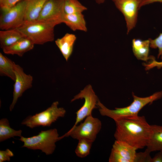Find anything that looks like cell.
Here are the masks:
<instances>
[{"instance_id": "1", "label": "cell", "mask_w": 162, "mask_h": 162, "mask_svg": "<svg viewBox=\"0 0 162 162\" xmlns=\"http://www.w3.org/2000/svg\"><path fill=\"white\" fill-rule=\"evenodd\" d=\"M116 140L125 142L136 149L146 147L151 132V125L145 117L138 116L121 118L114 120Z\"/></svg>"}, {"instance_id": "2", "label": "cell", "mask_w": 162, "mask_h": 162, "mask_svg": "<svg viewBox=\"0 0 162 162\" xmlns=\"http://www.w3.org/2000/svg\"><path fill=\"white\" fill-rule=\"evenodd\" d=\"M133 101L129 106L122 108H115L110 110L106 108L98 99L97 106L100 115L110 118L114 120L123 118L136 116L140 110L145 106L151 104L162 97V91L154 93L146 97H140L133 93Z\"/></svg>"}, {"instance_id": "3", "label": "cell", "mask_w": 162, "mask_h": 162, "mask_svg": "<svg viewBox=\"0 0 162 162\" xmlns=\"http://www.w3.org/2000/svg\"><path fill=\"white\" fill-rule=\"evenodd\" d=\"M56 26L50 22L37 20L25 21L16 28L34 44L43 45L54 40Z\"/></svg>"}, {"instance_id": "4", "label": "cell", "mask_w": 162, "mask_h": 162, "mask_svg": "<svg viewBox=\"0 0 162 162\" xmlns=\"http://www.w3.org/2000/svg\"><path fill=\"white\" fill-rule=\"evenodd\" d=\"M19 140L23 142L22 147L40 150L49 155L54 152L56 147V143L60 139L57 130L54 128L41 130L38 135L30 137L21 136Z\"/></svg>"}, {"instance_id": "5", "label": "cell", "mask_w": 162, "mask_h": 162, "mask_svg": "<svg viewBox=\"0 0 162 162\" xmlns=\"http://www.w3.org/2000/svg\"><path fill=\"white\" fill-rule=\"evenodd\" d=\"M59 102H53L46 110L33 116H29L21 124L31 128L42 126L49 127L59 118L64 116L66 111L63 107H58Z\"/></svg>"}, {"instance_id": "6", "label": "cell", "mask_w": 162, "mask_h": 162, "mask_svg": "<svg viewBox=\"0 0 162 162\" xmlns=\"http://www.w3.org/2000/svg\"><path fill=\"white\" fill-rule=\"evenodd\" d=\"M101 126V121L91 115L87 116L83 122L72 127L68 131L60 136V139L70 136L78 140L85 139L93 142L100 131Z\"/></svg>"}, {"instance_id": "7", "label": "cell", "mask_w": 162, "mask_h": 162, "mask_svg": "<svg viewBox=\"0 0 162 162\" xmlns=\"http://www.w3.org/2000/svg\"><path fill=\"white\" fill-rule=\"evenodd\" d=\"M26 2L22 0L10 9L2 11L0 16L1 30L16 28L25 21Z\"/></svg>"}, {"instance_id": "8", "label": "cell", "mask_w": 162, "mask_h": 162, "mask_svg": "<svg viewBox=\"0 0 162 162\" xmlns=\"http://www.w3.org/2000/svg\"><path fill=\"white\" fill-rule=\"evenodd\" d=\"M82 98L85 100L84 103L76 112V121L72 128L77 125L87 116L92 115L93 110L97 107V104L98 99L90 85L87 86L83 90L81 91L71 101Z\"/></svg>"}, {"instance_id": "9", "label": "cell", "mask_w": 162, "mask_h": 162, "mask_svg": "<svg viewBox=\"0 0 162 162\" xmlns=\"http://www.w3.org/2000/svg\"><path fill=\"white\" fill-rule=\"evenodd\" d=\"M64 1L65 0H48L37 20L50 22L56 26L63 23L65 14Z\"/></svg>"}, {"instance_id": "10", "label": "cell", "mask_w": 162, "mask_h": 162, "mask_svg": "<svg viewBox=\"0 0 162 162\" xmlns=\"http://www.w3.org/2000/svg\"><path fill=\"white\" fill-rule=\"evenodd\" d=\"M142 0H116L113 2L116 7L123 14L125 19L127 34L136 26L138 10Z\"/></svg>"}, {"instance_id": "11", "label": "cell", "mask_w": 162, "mask_h": 162, "mask_svg": "<svg viewBox=\"0 0 162 162\" xmlns=\"http://www.w3.org/2000/svg\"><path fill=\"white\" fill-rule=\"evenodd\" d=\"M14 72L16 78L14 86L13 98L10 106V110L14 109L18 98L27 90L32 87L33 76L26 74L23 69L19 65L15 64Z\"/></svg>"}, {"instance_id": "12", "label": "cell", "mask_w": 162, "mask_h": 162, "mask_svg": "<svg viewBox=\"0 0 162 162\" xmlns=\"http://www.w3.org/2000/svg\"><path fill=\"white\" fill-rule=\"evenodd\" d=\"M34 45L30 40L25 37L11 45L2 49L3 52L6 54L16 55L22 57L26 52L32 50Z\"/></svg>"}, {"instance_id": "13", "label": "cell", "mask_w": 162, "mask_h": 162, "mask_svg": "<svg viewBox=\"0 0 162 162\" xmlns=\"http://www.w3.org/2000/svg\"><path fill=\"white\" fill-rule=\"evenodd\" d=\"M76 39L75 34L66 33L62 38H58L55 41L56 45L66 61L72 53Z\"/></svg>"}, {"instance_id": "14", "label": "cell", "mask_w": 162, "mask_h": 162, "mask_svg": "<svg viewBox=\"0 0 162 162\" xmlns=\"http://www.w3.org/2000/svg\"><path fill=\"white\" fill-rule=\"evenodd\" d=\"M74 31H87L86 22L82 13L70 14H65L63 22Z\"/></svg>"}, {"instance_id": "15", "label": "cell", "mask_w": 162, "mask_h": 162, "mask_svg": "<svg viewBox=\"0 0 162 162\" xmlns=\"http://www.w3.org/2000/svg\"><path fill=\"white\" fill-rule=\"evenodd\" d=\"M48 0H25L26 5L25 21L37 20Z\"/></svg>"}, {"instance_id": "16", "label": "cell", "mask_w": 162, "mask_h": 162, "mask_svg": "<svg viewBox=\"0 0 162 162\" xmlns=\"http://www.w3.org/2000/svg\"><path fill=\"white\" fill-rule=\"evenodd\" d=\"M151 125V132L146 149L149 152L162 151V126Z\"/></svg>"}, {"instance_id": "17", "label": "cell", "mask_w": 162, "mask_h": 162, "mask_svg": "<svg viewBox=\"0 0 162 162\" xmlns=\"http://www.w3.org/2000/svg\"><path fill=\"white\" fill-rule=\"evenodd\" d=\"M112 149L127 160L128 162H135L137 149L128 143L116 140Z\"/></svg>"}, {"instance_id": "18", "label": "cell", "mask_w": 162, "mask_h": 162, "mask_svg": "<svg viewBox=\"0 0 162 162\" xmlns=\"http://www.w3.org/2000/svg\"><path fill=\"white\" fill-rule=\"evenodd\" d=\"M132 44L134 54L138 59L146 61L150 59L149 39L144 40L134 39L132 40Z\"/></svg>"}, {"instance_id": "19", "label": "cell", "mask_w": 162, "mask_h": 162, "mask_svg": "<svg viewBox=\"0 0 162 162\" xmlns=\"http://www.w3.org/2000/svg\"><path fill=\"white\" fill-rule=\"evenodd\" d=\"M25 37L16 28L0 31V46L1 48L9 46L18 40Z\"/></svg>"}, {"instance_id": "20", "label": "cell", "mask_w": 162, "mask_h": 162, "mask_svg": "<svg viewBox=\"0 0 162 162\" xmlns=\"http://www.w3.org/2000/svg\"><path fill=\"white\" fill-rule=\"evenodd\" d=\"M15 63L0 52V75L10 78L12 80H15L14 72Z\"/></svg>"}, {"instance_id": "21", "label": "cell", "mask_w": 162, "mask_h": 162, "mask_svg": "<svg viewBox=\"0 0 162 162\" xmlns=\"http://www.w3.org/2000/svg\"><path fill=\"white\" fill-rule=\"evenodd\" d=\"M21 130H15L10 126L8 120L4 118L0 120V142H2L15 136H22Z\"/></svg>"}, {"instance_id": "22", "label": "cell", "mask_w": 162, "mask_h": 162, "mask_svg": "<svg viewBox=\"0 0 162 162\" xmlns=\"http://www.w3.org/2000/svg\"><path fill=\"white\" fill-rule=\"evenodd\" d=\"M64 9L65 14H70L82 13L87 8L78 0H65Z\"/></svg>"}, {"instance_id": "23", "label": "cell", "mask_w": 162, "mask_h": 162, "mask_svg": "<svg viewBox=\"0 0 162 162\" xmlns=\"http://www.w3.org/2000/svg\"><path fill=\"white\" fill-rule=\"evenodd\" d=\"M78 140L75 151V154L79 158H85L89 154L93 142L85 139H80Z\"/></svg>"}, {"instance_id": "24", "label": "cell", "mask_w": 162, "mask_h": 162, "mask_svg": "<svg viewBox=\"0 0 162 162\" xmlns=\"http://www.w3.org/2000/svg\"><path fill=\"white\" fill-rule=\"evenodd\" d=\"M150 39V47L152 48H158V58H162V33H160L158 36L155 39Z\"/></svg>"}, {"instance_id": "25", "label": "cell", "mask_w": 162, "mask_h": 162, "mask_svg": "<svg viewBox=\"0 0 162 162\" xmlns=\"http://www.w3.org/2000/svg\"><path fill=\"white\" fill-rule=\"evenodd\" d=\"M150 153L146 149L144 152L136 153L135 162H151Z\"/></svg>"}, {"instance_id": "26", "label": "cell", "mask_w": 162, "mask_h": 162, "mask_svg": "<svg viewBox=\"0 0 162 162\" xmlns=\"http://www.w3.org/2000/svg\"><path fill=\"white\" fill-rule=\"evenodd\" d=\"M21 0H0V7L1 11L10 9Z\"/></svg>"}, {"instance_id": "27", "label": "cell", "mask_w": 162, "mask_h": 162, "mask_svg": "<svg viewBox=\"0 0 162 162\" xmlns=\"http://www.w3.org/2000/svg\"><path fill=\"white\" fill-rule=\"evenodd\" d=\"M150 59L151 61L148 64H144L146 70H148L155 67L158 69L162 68V61L158 62L155 59L154 57L152 56H150Z\"/></svg>"}, {"instance_id": "28", "label": "cell", "mask_w": 162, "mask_h": 162, "mask_svg": "<svg viewBox=\"0 0 162 162\" xmlns=\"http://www.w3.org/2000/svg\"><path fill=\"white\" fill-rule=\"evenodd\" d=\"M109 162H128V161L112 149L109 158Z\"/></svg>"}, {"instance_id": "29", "label": "cell", "mask_w": 162, "mask_h": 162, "mask_svg": "<svg viewBox=\"0 0 162 162\" xmlns=\"http://www.w3.org/2000/svg\"><path fill=\"white\" fill-rule=\"evenodd\" d=\"M13 152L9 149L0 151V162L9 161L10 158L14 156Z\"/></svg>"}, {"instance_id": "30", "label": "cell", "mask_w": 162, "mask_h": 162, "mask_svg": "<svg viewBox=\"0 0 162 162\" xmlns=\"http://www.w3.org/2000/svg\"><path fill=\"white\" fill-rule=\"evenodd\" d=\"M156 2L162 3V0H142L140 7Z\"/></svg>"}, {"instance_id": "31", "label": "cell", "mask_w": 162, "mask_h": 162, "mask_svg": "<svg viewBox=\"0 0 162 162\" xmlns=\"http://www.w3.org/2000/svg\"><path fill=\"white\" fill-rule=\"evenodd\" d=\"M151 162H162V151H159L152 158Z\"/></svg>"}, {"instance_id": "32", "label": "cell", "mask_w": 162, "mask_h": 162, "mask_svg": "<svg viewBox=\"0 0 162 162\" xmlns=\"http://www.w3.org/2000/svg\"><path fill=\"white\" fill-rule=\"evenodd\" d=\"M97 4H103L106 0H93Z\"/></svg>"}, {"instance_id": "33", "label": "cell", "mask_w": 162, "mask_h": 162, "mask_svg": "<svg viewBox=\"0 0 162 162\" xmlns=\"http://www.w3.org/2000/svg\"><path fill=\"white\" fill-rule=\"evenodd\" d=\"M115 0H112V2H113V1H115Z\"/></svg>"}]
</instances>
